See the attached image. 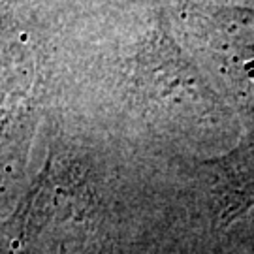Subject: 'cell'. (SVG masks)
<instances>
[{"label":"cell","instance_id":"cell-1","mask_svg":"<svg viewBox=\"0 0 254 254\" xmlns=\"http://www.w3.org/2000/svg\"><path fill=\"white\" fill-rule=\"evenodd\" d=\"M47 162L44 173L0 224L2 254H77L89 234V196Z\"/></svg>","mask_w":254,"mask_h":254},{"label":"cell","instance_id":"cell-2","mask_svg":"<svg viewBox=\"0 0 254 254\" xmlns=\"http://www.w3.org/2000/svg\"><path fill=\"white\" fill-rule=\"evenodd\" d=\"M213 218L228 228L254 207V128L232 153L211 162Z\"/></svg>","mask_w":254,"mask_h":254}]
</instances>
